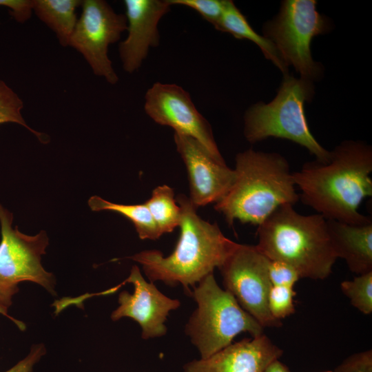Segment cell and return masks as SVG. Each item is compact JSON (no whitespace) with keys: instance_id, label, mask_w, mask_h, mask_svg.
<instances>
[{"instance_id":"1","label":"cell","mask_w":372,"mask_h":372,"mask_svg":"<svg viewBox=\"0 0 372 372\" xmlns=\"http://www.w3.org/2000/svg\"><path fill=\"white\" fill-rule=\"evenodd\" d=\"M372 148L362 141H344L331 151L327 162L307 163L292 173L299 198L326 219L364 225L371 218L359 211L372 196Z\"/></svg>"},{"instance_id":"2","label":"cell","mask_w":372,"mask_h":372,"mask_svg":"<svg viewBox=\"0 0 372 372\" xmlns=\"http://www.w3.org/2000/svg\"><path fill=\"white\" fill-rule=\"evenodd\" d=\"M176 199L181 217L179 238L172 254L163 256L158 250H145L129 258L142 265L151 282L181 284L189 291V286L219 269L238 243L227 238L216 223L200 218L189 197L180 194Z\"/></svg>"},{"instance_id":"3","label":"cell","mask_w":372,"mask_h":372,"mask_svg":"<svg viewBox=\"0 0 372 372\" xmlns=\"http://www.w3.org/2000/svg\"><path fill=\"white\" fill-rule=\"evenodd\" d=\"M235 179L214 209L229 226L235 220L258 226L278 207L299 200L287 159L249 149L235 158Z\"/></svg>"},{"instance_id":"4","label":"cell","mask_w":372,"mask_h":372,"mask_svg":"<svg viewBox=\"0 0 372 372\" xmlns=\"http://www.w3.org/2000/svg\"><path fill=\"white\" fill-rule=\"evenodd\" d=\"M259 251L268 259L293 267L300 278L323 280L338 259L327 219L319 214L302 215L293 205L278 207L258 226Z\"/></svg>"},{"instance_id":"5","label":"cell","mask_w":372,"mask_h":372,"mask_svg":"<svg viewBox=\"0 0 372 372\" xmlns=\"http://www.w3.org/2000/svg\"><path fill=\"white\" fill-rule=\"evenodd\" d=\"M313 82L286 74L276 97L269 103L258 102L244 116V135L250 143L269 137L281 138L305 147L316 161L326 163L331 152L311 134L304 112V103L314 96Z\"/></svg>"},{"instance_id":"6","label":"cell","mask_w":372,"mask_h":372,"mask_svg":"<svg viewBox=\"0 0 372 372\" xmlns=\"http://www.w3.org/2000/svg\"><path fill=\"white\" fill-rule=\"evenodd\" d=\"M192 296L197 304L185 325V333L206 359L231 344L240 333L252 337L263 333L264 327L238 304L234 296L218 285L213 273L194 287Z\"/></svg>"},{"instance_id":"7","label":"cell","mask_w":372,"mask_h":372,"mask_svg":"<svg viewBox=\"0 0 372 372\" xmlns=\"http://www.w3.org/2000/svg\"><path fill=\"white\" fill-rule=\"evenodd\" d=\"M316 5L315 0L283 1L278 14L262 28L263 37L275 44L286 65L312 82L320 79L323 67L312 58L311 41L331 30L329 19L317 11Z\"/></svg>"},{"instance_id":"8","label":"cell","mask_w":372,"mask_h":372,"mask_svg":"<svg viewBox=\"0 0 372 372\" xmlns=\"http://www.w3.org/2000/svg\"><path fill=\"white\" fill-rule=\"evenodd\" d=\"M12 214L0 205V306L6 311L21 282L37 283L55 294L54 276L41 265V256L48 245L46 233L23 234L17 227L12 228Z\"/></svg>"},{"instance_id":"9","label":"cell","mask_w":372,"mask_h":372,"mask_svg":"<svg viewBox=\"0 0 372 372\" xmlns=\"http://www.w3.org/2000/svg\"><path fill=\"white\" fill-rule=\"evenodd\" d=\"M269 261L256 245L238 243L219 269L225 290L245 311L263 327H278L281 321L273 318L268 308Z\"/></svg>"},{"instance_id":"10","label":"cell","mask_w":372,"mask_h":372,"mask_svg":"<svg viewBox=\"0 0 372 372\" xmlns=\"http://www.w3.org/2000/svg\"><path fill=\"white\" fill-rule=\"evenodd\" d=\"M81 7L68 46L82 54L95 75L114 85L118 77L108 56V48L127 30L126 17L103 0H85Z\"/></svg>"},{"instance_id":"11","label":"cell","mask_w":372,"mask_h":372,"mask_svg":"<svg viewBox=\"0 0 372 372\" xmlns=\"http://www.w3.org/2000/svg\"><path fill=\"white\" fill-rule=\"evenodd\" d=\"M145 100V111L155 123L194 138L215 158L225 162L209 123L182 87L156 82L146 92Z\"/></svg>"},{"instance_id":"12","label":"cell","mask_w":372,"mask_h":372,"mask_svg":"<svg viewBox=\"0 0 372 372\" xmlns=\"http://www.w3.org/2000/svg\"><path fill=\"white\" fill-rule=\"evenodd\" d=\"M176 149L188 174L189 200L197 209L216 203L229 191L235 179V172L215 158L194 138L174 132Z\"/></svg>"},{"instance_id":"13","label":"cell","mask_w":372,"mask_h":372,"mask_svg":"<svg viewBox=\"0 0 372 372\" xmlns=\"http://www.w3.org/2000/svg\"><path fill=\"white\" fill-rule=\"evenodd\" d=\"M123 282L132 283L134 293H120L119 306L112 312L111 318L118 320L128 317L135 320L141 328V337L145 340L165 335L167 317L171 311L179 307L180 301L164 295L153 282L146 281L137 265L132 266Z\"/></svg>"},{"instance_id":"14","label":"cell","mask_w":372,"mask_h":372,"mask_svg":"<svg viewBox=\"0 0 372 372\" xmlns=\"http://www.w3.org/2000/svg\"><path fill=\"white\" fill-rule=\"evenodd\" d=\"M127 36L119 43L123 70L132 74L141 66L149 48L160 42L158 25L169 10L167 0H125Z\"/></svg>"},{"instance_id":"15","label":"cell","mask_w":372,"mask_h":372,"mask_svg":"<svg viewBox=\"0 0 372 372\" xmlns=\"http://www.w3.org/2000/svg\"><path fill=\"white\" fill-rule=\"evenodd\" d=\"M282 353L262 333L231 344L206 359L187 362L183 372H264Z\"/></svg>"},{"instance_id":"16","label":"cell","mask_w":372,"mask_h":372,"mask_svg":"<svg viewBox=\"0 0 372 372\" xmlns=\"http://www.w3.org/2000/svg\"><path fill=\"white\" fill-rule=\"evenodd\" d=\"M327 225L337 258L358 275L372 271V222L350 225L327 219Z\"/></svg>"},{"instance_id":"17","label":"cell","mask_w":372,"mask_h":372,"mask_svg":"<svg viewBox=\"0 0 372 372\" xmlns=\"http://www.w3.org/2000/svg\"><path fill=\"white\" fill-rule=\"evenodd\" d=\"M216 30L228 32L236 39L251 41L260 48L265 58L270 60L284 75L288 74V66L275 44L256 32L232 1H225L223 15Z\"/></svg>"},{"instance_id":"18","label":"cell","mask_w":372,"mask_h":372,"mask_svg":"<svg viewBox=\"0 0 372 372\" xmlns=\"http://www.w3.org/2000/svg\"><path fill=\"white\" fill-rule=\"evenodd\" d=\"M81 0H33V12L55 34L59 43L69 45L77 22L76 9Z\"/></svg>"},{"instance_id":"19","label":"cell","mask_w":372,"mask_h":372,"mask_svg":"<svg viewBox=\"0 0 372 372\" xmlns=\"http://www.w3.org/2000/svg\"><path fill=\"white\" fill-rule=\"evenodd\" d=\"M88 205L94 211L108 210L125 216L133 223L138 237L142 240H154L162 236L145 203L117 204L94 196L90 198Z\"/></svg>"},{"instance_id":"20","label":"cell","mask_w":372,"mask_h":372,"mask_svg":"<svg viewBox=\"0 0 372 372\" xmlns=\"http://www.w3.org/2000/svg\"><path fill=\"white\" fill-rule=\"evenodd\" d=\"M144 203L162 235L173 231L179 226L181 210L174 189L169 186L162 185L155 187Z\"/></svg>"},{"instance_id":"21","label":"cell","mask_w":372,"mask_h":372,"mask_svg":"<svg viewBox=\"0 0 372 372\" xmlns=\"http://www.w3.org/2000/svg\"><path fill=\"white\" fill-rule=\"evenodd\" d=\"M23 103L19 95L3 80H0V125L15 123L33 133L41 143H47L45 135L30 127L25 121L21 110Z\"/></svg>"},{"instance_id":"22","label":"cell","mask_w":372,"mask_h":372,"mask_svg":"<svg viewBox=\"0 0 372 372\" xmlns=\"http://www.w3.org/2000/svg\"><path fill=\"white\" fill-rule=\"evenodd\" d=\"M342 293L351 304L364 314L372 312V271L358 275L351 280L341 282Z\"/></svg>"},{"instance_id":"23","label":"cell","mask_w":372,"mask_h":372,"mask_svg":"<svg viewBox=\"0 0 372 372\" xmlns=\"http://www.w3.org/2000/svg\"><path fill=\"white\" fill-rule=\"evenodd\" d=\"M293 287L271 286L268 294V308L271 315L277 320L293 314L295 311Z\"/></svg>"},{"instance_id":"24","label":"cell","mask_w":372,"mask_h":372,"mask_svg":"<svg viewBox=\"0 0 372 372\" xmlns=\"http://www.w3.org/2000/svg\"><path fill=\"white\" fill-rule=\"evenodd\" d=\"M169 4L183 6L197 12L216 29L221 19L226 0H167Z\"/></svg>"},{"instance_id":"25","label":"cell","mask_w":372,"mask_h":372,"mask_svg":"<svg viewBox=\"0 0 372 372\" xmlns=\"http://www.w3.org/2000/svg\"><path fill=\"white\" fill-rule=\"evenodd\" d=\"M268 273L271 286L293 287L300 278L299 273L293 267L278 260H269Z\"/></svg>"},{"instance_id":"26","label":"cell","mask_w":372,"mask_h":372,"mask_svg":"<svg viewBox=\"0 0 372 372\" xmlns=\"http://www.w3.org/2000/svg\"><path fill=\"white\" fill-rule=\"evenodd\" d=\"M333 372H372L371 349L349 355Z\"/></svg>"},{"instance_id":"27","label":"cell","mask_w":372,"mask_h":372,"mask_svg":"<svg viewBox=\"0 0 372 372\" xmlns=\"http://www.w3.org/2000/svg\"><path fill=\"white\" fill-rule=\"evenodd\" d=\"M45 353V350L43 345L34 346L25 358L6 372H32L34 365Z\"/></svg>"},{"instance_id":"28","label":"cell","mask_w":372,"mask_h":372,"mask_svg":"<svg viewBox=\"0 0 372 372\" xmlns=\"http://www.w3.org/2000/svg\"><path fill=\"white\" fill-rule=\"evenodd\" d=\"M264 372H291L289 368L279 360L272 362Z\"/></svg>"},{"instance_id":"29","label":"cell","mask_w":372,"mask_h":372,"mask_svg":"<svg viewBox=\"0 0 372 372\" xmlns=\"http://www.w3.org/2000/svg\"><path fill=\"white\" fill-rule=\"evenodd\" d=\"M0 313L4 315L5 316L10 319L12 321H13L21 330L23 331L24 329H25V325L24 323L9 316L8 313V311L3 309L1 306H0Z\"/></svg>"},{"instance_id":"30","label":"cell","mask_w":372,"mask_h":372,"mask_svg":"<svg viewBox=\"0 0 372 372\" xmlns=\"http://www.w3.org/2000/svg\"><path fill=\"white\" fill-rule=\"evenodd\" d=\"M324 372H333L332 371H324Z\"/></svg>"}]
</instances>
